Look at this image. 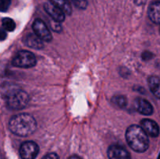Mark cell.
I'll return each instance as SVG.
<instances>
[{"label": "cell", "mask_w": 160, "mask_h": 159, "mask_svg": "<svg viewBox=\"0 0 160 159\" xmlns=\"http://www.w3.org/2000/svg\"><path fill=\"white\" fill-rule=\"evenodd\" d=\"M9 127L11 132L20 137H28L37 129V123L32 115L20 113L13 115L10 118Z\"/></svg>", "instance_id": "1"}, {"label": "cell", "mask_w": 160, "mask_h": 159, "mask_svg": "<svg viewBox=\"0 0 160 159\" xmlns=\"http://www.w3.org/2000/svg\"><path fill=\"white\" fill-rule=\"evenodd\" d=\"M148 134L143 128L138 125H131L126 131V139L128 145L136 152L142 153L149 147Z\"/></svg>", "instance_id": "2"}, {"label": "cell", "mask_w": 160, "mask_h": 159, "mask_svg": "<svg viewBox=\"0 0 160 159\" xmlns=\"http://www.w3.org/2000/svg\"><path fill=\"white\" fill-rule=\"evenodd\" d=\"M6 102L8 107L13 110H20L28 105L29 96L20 89H12L6 94Z\"/></svg>", "instance_id": "3"}, {"label": "cell", "mask_w": 160, "mask_h": 159, "mask_svg": "<svg viewBox=\"0 0 160 159\" xmlns=\"http://www.w3.org/2000/svg\"><path fill=\"white\" fill-rule=\"evenodd\" d=\"M37 63L35 55L26 50L20 51L16 54L12 60V64L20 68H31Z\"/></svg>", "instance_id": "4"}, {"label": "cell", "mask_w": 160, "mask_h": 159, "mask_svg": "<svg viewBox=\"0 0 160 159\" xmlns=\"http://www.w3.org/2000/svg\"><path fill=\"white\" fill-rule=\"evenodd\" d=\"M39 152V147L34 141H26L20 147V155L22 159H35Z\"/></svg>", "instance_id": "5"}, {"label": "cell", "mask_w": 160, "mask_h": 159, "mask_svg": "<svg viewBox=\"0 0 160 159\" xmlns=\"http://www.w3.org/2000/svg\"><path fill=\"white\" fill-rule=\"evenodd\" d=\"M33 30L34 31V34L42 39V41L49 42L52 40V34L48 29V26L45 23L43 20L41 19H37L34 21L32 25Z\"/></svg>", "instance_id": "6"}, {"label": "cell", "mask_w": 160, "mask_h": 159, "mask_svg": "<svg viewBox=\"0 0 160 159\" xmlns=\"http://www.w3.org/2000/svg\"><path fill=\"white\" fill-rule=\"evenodd\" d=\"M109 159H131L130 153L120 145H112L108 149Z\"/></svg>", "instance_id": "7"}, {"label": "cell", "mask_w": 160, "mask_h": 159, "mask_svg": "<svg viewBox=\"0 0 160 159\" xmlns=\"http://www.w3.org/2000/svg\"><path fill=\"white\" fill-rule=\"evenodd\" d=\"M44 9L45 12L52 17L54 21L60 23L65 20V12L55 6L51 2H46L44 4Z\"/></svg>", "instance_id": "8"}, {"label": "cell", "mask_w": 160, "mask_h": 159, "mask_svg": "<svg viewBox=\"0 0 160 159\" xmlns=\"http://www.w3.org/2000/svg\"><path fill=\"white\" fill-rule=\"evenodd\" d=\"M141 126L143 128L148 136L152 137H157L159 134V127L157 123L149 118H145L141 122Z\"/></svg>", "instance_id": "9"}, {"label": "cell", "mask_w": 160, "mask_h": 159, "mask_svg": "<svg viewBox=\"0 0 160 159\" xmlns=\"http://www.w3.org/2000/svg\"><path fill=\"white\" fill-rule=\"evenodd\" d=\"M135 108L139 113L145 115H150L153 112V107L147 100L143 98H137L134 102Z\"/></svg>", "instance_id": "10"}, {"label": "cell", "mask_w": 160, "mask_h": 159, "mask_svg": "<svg viewBox=\"0 0 160 159\" xmlns=\"http://www.w3.org/2000/svg\"><path fill=\"white\" fill-rule=\"evenodd\" d=\"M148 17L155 23H160V2H154L148 8Z\"/></svg>", "instance_id": "11"}, {"label": "cell", "mask_w": 160, "mask_h": 159, "mask_svg": "<svg viewBox=\"0 0 160 159\" xmlns=\"http://www.w3.org/2000/svg\"><path fill=\"white\" fill-rule=\"evenodd\" d=\"M24 43L30 48H34V49H41L43 48L44 45L42 40L39 38L36 34H30L26 36L24 40Z\"/></svg>", "instance_id": "12"}, {"label": "cell", "mask_w": 160, "mask_h": 159, "mask_svg": "<svg viewBox=\"0 0 160 159\" xmlns=\"http://www.w3.org/2000/svg\"><path fill=\"white\" fill-rule=\"evenodd\" d=\"M148 84L152 93L160 99V79L156 76H152L148 78Z\"/></svg>", "instance_id": "13"}, {"label": "cell", "mask_w": 160, "mask_h": 159, "mask_svg": "<svg viewBox=\"0 0 160 159\" xmlns=\"http://www.w3.org/2000/svg\"><path fill=\"white\" fill-rule=\"evenodd\" d=\"M49 2L63 11L65 14L70 15L72 13V7L69 0H48Z\"/></svg>", "instance_id": "14"}, {"label": "cell", "mask_w": 160, "mask_h": 159, "mask_svg": "<svg viewBox=\"0 0 160 159\" xmlns=\"http://www.w3.org/2000/svg\"><path fill=\"white\" fill-rule=\"evenodd\" d=\"M2 29L6 31H13L16 28V23L11 18H3L2 20Z\"/></svg>", "instance_id": "15"}, {"label": "cell", "mask_w": 160, "mask_h": 159, "mask_svg": "<svg viewBox=\"0 0 160 159\" xmlns=\"http://www.w3.org/2000/svg\"><path fill=\"white\" fill-rule=\"evenodd\" d=\"M112 101L116 105L120 108H124L128 104L126 97H124L123 95H116L112 98Z\"/></svg>", "instance_id": "16"}, {"label": "cell", "mask_w": 160, "mask_h": 159, "mask_svg": "<svg viewBox=\"0 0 160 159\" xmlns=\"http://www.w3.org/2000/svg\"><path fill=\"white\" fill-rule=\"evenodd\" d=\"M73 4L78 8V9H85L88 6L87 0H72Z\"/></svg>", "instance_id": "17"}, {"label": "cell", "mask_w": 160, "mask_h": 159, "mask_svg": "<svg viewBox=\"0 0 160 159\" xmlns=\"http://www.w3.org/2000/svg\"><path fill=\"white\" fill-rule=\"evenodd\" d=\"M11 3V0H1V10L5 12L9 7Z\"/></svg>", "instance_id": "18"}, {"label": "cell", "mask_w": 160, "mask_h": 159, "mask_svg": "<svg viewBox=\"0 0 160 159\" xmlns=\"http://www.w3.org/2000/svg\"><path fill=\"white\" fill-rule=\"evenodd\" d=\"M42 159H59V157L55 153H49V154H46L44 157H42Z\"/></svg>", "instance_id": "19"}, {"label": "cell", "mask_w": 160, "mask_h": 159, "mask_svg": "<svg viewBox=\"0 0 160 159\" xmlns=\"http://www.w3.org/2000/svg\"><path fill=\"white\" fill-rule=\"evenodd\" d=\"M134 2H135L136 5H138V6H141L142 4H145L147 0H134Z\"/></svg>", "instance_id": "20"}, {"label": "cell", "mask_w": 160, "mask_h": 159, "mask_svg": "<svg viewBox=\"0 0 160 159\" xmlns=\"http://www.w3.org/2000/svg\"><path fill=\"white\" fill-rule=\"evenodd\" d=\"M6 31H4V30H2V32H1V35H2V41L4 40L5 38L6 37V33L5 32Z\"/></svg>", "instance_id": "21"}, {"label": "cell", "mask_w": 160, "mask_h": 159, "mask_svg": "<svg viewBox=\"0 0 160 159\" xmlns=\"http://www.w3.org/2000/svg\"><path fill=\"white\" fill-rule=\"evenodd\" d=\"M68 159H81L79 156H77V155H73V156H70Z\"/></svg>", "instance_id": "22"}, {"label": "cell", "mask_w": 160, "mask_h": 159, "mask_svg": "<svg viewBox=\"0 0 160 159\" xmlns=\"http://www.w3.org/2000/svg\"><path fill=\"white\" fill-rule=\"evenodd\" d=\"M158 159H160V154H159V157H158Z\"/></svg>", "instance_id": "23"}]
</instances>
